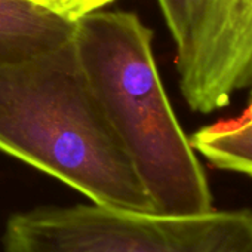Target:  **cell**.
I'll return each mask as SVG.
<instances>
[{
  "instance_id": "5",
  "label": "cell",
  "mask_w": 252,
  "mask_h": 252,
  "mask_svg": "<svg viewBox=\"0 0 252 252\" xmlns=\"http://www.w3.org/2000/svg\"><path fill=\"white\" fill-rule=\"evenodd\" d=\"M74 30L76 21L36 0H0V67L58 48Z\"/></svg>"
},
{
  "instance_id": "6",
  "label": "cell",
  "mask_w": 252,
  "mask_h": 252,
  "mask_svg": "<svg viewBox=\"0 0 252 252\" xmlns=\"http://www.w3.org/2000/svg\"><path fill=\"white\" fill-rule=\"evenodd\" d=\"M190 144L218 169L252 177V92L240 114L203 126Z\"/></svg>"
},
{
  "instance_id": "1",
  "label": "cell",
  "mask_w": 252,
  "mask_h": 252,
  "mask_svg": "<svg viewBox=\"0 0 252 252\" xmlns=\"http://www.w3.org/2000/svg\"><path fill=\"white\" fill-rule=\"evenodd\" d=\"M0 150L65 183L92 203L153 212L73 39L0 67Z\"/></svg>"
},
{
  "instance_id": "2",
  "label": "cell",
  "mask_w": 252,
  "mask_h": 252,
  "mask_svg": "<svg viewBox=\"0 0 252 252\" xmlns=\"http://www.w3.org/2000/svg\"><path fill=\"white\" fill-rule=\"evenodd\" d=\"M73 43L159 215L212 209L206 175L160 80L153 32L132 12L95 11L76 20Z\"/></svg>"
},
{
  "instance_id": "8",
  "label": "cell",
  "mask_w": 252,
  "mask_h": 252,
  "mask_svg": "<svg viewBox=\"0 0 252 252\" xmlns=\"http://www.w3.org/2000/svg\"><path fill=\"white\" fill-rule=\"evenodd\" d=\"M36 2L51 8L65 18L76 21L86 14L99 11L101 8L113 3L114 0H36Z\"/></svg>"
},
{
  "instance_id": "4",
  "label": "cell",
  "mask_w": 252,
  "mask_h": 252,
  "mask_svg": "<svg viewBox=\"0 0 252 252\" xmlns=\"http://www.w3.org/2000/svg\"><path fill=\"white\" fill-rule=\"evenodd\" d=\"M252 82V0H217L205 37L180 76L181 94L193 111L225 107Z\"/></svg>"
},
{
  "instance_id": "3",
  "label": "cell",
  "mask_w": 252,
  "mask_h": 252,
  "mask_svg": "<svg viewBox=\"0 0 252 252\" xmlns=\"http://www.w3.org/2000/svg\"><path fill=\"white\" fill-rule=\"evenodd\" d=\"M3 252H252V211L159 215L96 203L39 206L8 220Z\"/></svg>"
},
{
  "instance_id": "7",
  "label": "cell",
  "mask_w": 252,
  "mask_h": 252,
  "mask_svg": "<svg viewBox=\"0 0 252 252\" xmlns=\"http://www.w3.org/2000/svg\"><path fill=\"white\" fill-rule=\"evenodd\" d=\"M177 46V70L190 67L212 20L217 0H158Z\"/></svg>"
}]
</instances>
